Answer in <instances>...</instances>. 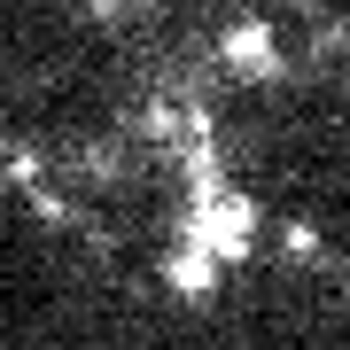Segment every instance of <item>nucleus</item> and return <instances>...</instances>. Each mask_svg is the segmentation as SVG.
Masks as SVG:
<instances>
[{
	"instance_id": "1",
	"label": "nucleus",
	"mask_w": 350,
	"mask_h": 350,
	"mask_svg": "<svg viewBox=\"0 0 350 350\" xmlns=\"http://www.w3.org/2000/svg\"><path fill=\"white\" fill-rule=\"evenodd\" d=\"M226 63L265 78V70H273V31H265V24H234V31H226Z\"/></svg>"
}]
</instances>
